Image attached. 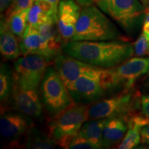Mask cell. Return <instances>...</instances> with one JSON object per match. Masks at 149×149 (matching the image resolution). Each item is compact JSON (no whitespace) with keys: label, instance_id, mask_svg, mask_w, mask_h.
Listing matches in <instances>:
<instances>
[{"label":"cell","instance_id":"cell-1","mask_svg":"<svg viewBox=\"0 0 149 149\" xmlns=\"http://www.w3.org/2000/svg\"><path fill=\"white\" fill-rule=\"evenodd\" d=\"M66 55L102 68H113L133 55L134 47L130 43L120 41H72L64 44Z\"/></svg>","mask_w":149,"mask_h":149},{"label":"cell","instance_id":"cell-2","mask_svg":"<svg viewBox=\"0 0 149 149\" xmlns=\"http://www.w3.org/2000/svg\"><path fill=\"white\" fill-rule=\"evenodd\" d=\"M122 35L113 22L95 6L81 10L72 41H109L120 39Z\"/></svg>","mask_w":149,"mask_h":149},{"label":"cell","instance_id":"cell-3","mask_svg":"<svg viewBox=\"0 0 149 149\" xmlns=\"http://www.w3.org/2000/svg\"><path fill=\"white\" fill-rule=\"evenodd\" d=\"M41 91L46 109L53 116L75 104L55 67L47 68L41 83Z\"/></svg>","mask_w":149,"mask_h":149},{"label":"cell","instance_id":"cell-4","mask_svg":"<svg viewBox=\"0 0 149 149\" xmlns=\"http://www.w3.org/2000/svg\"><path fill=\"white\" fill-rule=\"evenodd\" d=\"M50 60L42 55H24L14 64L15 83L26 88L37 89L48 68Z\"/></svg>","mask_w":149,"mask_h":149},{"label":"cell","instance_id":"cell-5","mask_svg":"<svg viewBox=\"0 0 149 149\" xmlns=\"http://www.w3.org/2000/svg\"><path fill=\"white\" fill-rule=\"evenodd\" d=\"M89 109L84 104H74L55 115L50 124L51 136L56 142L64 136L79 133L83 124L89 119Z\"/></svg>","mask_w":149,"mask_h":149},{"label":"cell","instance_id":"cell-6","mask_svg":"<svg viewBox=\"0 0 149 149\" xmlns=\"http://www.w3.org/2000/svg\"><path fill=\"white\" fill-rule=\"evenodd\" d=\"M135 97L132 93H123L104 99L90 107L88 117L91 120L121 117L126 120L133 114Z\"/></svg>","mask_w":149,"mask_h":149},{"label":"cell","instance_id":"cell-7","mask_svg":"<svg viewBox=\"0 0 149 149\" xmlns=\"http://www.w3.org/2000/svg\"><path fill=\"white\" fill-rule=\"evenodd\" d=\"M97 6L125 28H130L146 9L139 0H95Z\"/></svg>","mask_w":149,"mask_h":149},{"label":"cell","instance_id":"cell-8","mask_svg":"<svg viewBox=\"0 0 149 149\" xmlns=\"http://www.w3.org/2000/svg\"><path fill=\"white\" fill-rule=\"evenodd\" d=\"M68 90L74 103L84 105L97 101L108 92L98 81L86 75L80 76Z\"/></svg>","mask_w":149,"mask_h":149},{"label":"cell","instance_id":"cell-9","mask_svg":"<svg viewBox=\"0 0 149 149\" xmlns=\"http://www.w3.org/2000/svg\"><path fill=\"white\" fill-rule=\"evenodd\" d=\"M12 96L15 107L20 113L33 118L42 116V104L37 89L23 87L15 83Z\"/></svg>","mask_w":149,"mask_h":149},{"label":"cell","instance_id":"cell-10","mask_svg":"<svg viewBox=\"0 0 149 149\" xmlns=\"http://www.w3.org/2000/svg\"><path fill=\"white\" fill-rule=\"evenodd\" d=\"M80 5L73 0H61L58 6L57 28L64 44L72 40L81 14Z\"/></svg>","mask_w":149,"mask_h":149},{"label":"cell","instance_id":"cell-11","mask_svg":"<svg viewBox=\"0 0 149 149\" xmlns=\"http://www.w3.org/2000/svg\"><path fill=\"white\" fill-rule=\"evenodd\" d=\"M55 67L59 77L68 88L80 76L84 75L94 65L89 64L68 55L61 53L54 58Z\"/></svg>","mask_w":149,"mask_h":149},{"label":"cell","instance_id":"cell-12","mask_svg":"<svg viewBox=\"0 0 149 149\" xmlns=\"http://www.w3.org/2000/svg\"><path fill=\"white\" fill-rule=\"evenodd\" d=\"M32 127L33 122L30 117L22 113H7L0 119V132L6 139L19 138Z\"/></svg>","mask_w":149,"mask_h":149},{"label":"cell","instance_id":"cell-13","mask_svg":"<svg viewBox=\"0 0 149 149\" xmlns=\"http://www.w3.org/2000/svg\"><path fill=\"white\" fill-rule=\"evenodd\" d=\"M149 58L135 57L123 62L115 68L121 85L129 88L141 75L148 72Z\"/></svg>","mask_w":149,"mask_h":149},{"label":"cell","instance_id":"cell-14","mask_svg":"<svg viewBox=\"0 0 149 149\" xmlns=\"http://www.w3.org/2000/svg\"><path fill=\"white\" fill-rule=\"evenodd\" d=\"M19 44L23 55H40L45 57L48 60L54 59L37 27L28 25Z\"/></svg>","mask_w":149,"mask_h":149},{"label":"cell","instance_id":"cell-15","mask_svg":"<svg viewBox=\"0 0 149 149\" xmlns=\"http://www.w3.org/2000/svg\"><path fill=\"white\" fill-rule=\"evenodd\" d=\"M17 37L9 29L6 19L1 17L0 31V51L5 59L13 60L19 56L21 53L20 44Z\"/></svg>","mask_w":149,"mask_h":149},{"label":"cell","instance_id":"cell-16","mask_svg":"<svg viewBox=\"0 0 149 149\" xmlns=\"http://www.w3.org/2000/svg\"><path fill=\"white\" fill-rule=\"evenodd\" d=\"M127 123L121 117L107 118L103 129L104 148L119 142L128 130Z\"/></svg>","mask_w":149,"mask_h":149},{"label":"cell","instance_id":"cell-17","mask_svg":"<svg viewBox=\"0 0 149 149\" xmlns=\"http://www.w3.org/2000/svg\"><path fill=\"white\" fill-rule=\"evenodd\" d=\"M56 24H57V22L51 21L37 27L48 49L54 58L56 55L61 53V48H63L64 44L58 28L56 29Z\"/></svg>","mask_w":149,"mask_h":149},{"label":"cell","instance_id":"cell-18","mask_svg":"<svg viewBox=\"0 0 149 149\" xmlns=\"http://www.w3.org/2000/svg\"><path fill=\"white\" fill-rule=\"evenodd\" d=\"M107 119H95L84 123L79 134L92 144L95 148H104L103 129Z\"/></svg>","mask_w":149,"mask_h":149},{"label":"cell","instance_id":"cell-19","mask_svg":"<svg viewBox=\"0 0 149 149\" xmlns=\"http://www.w3.org/2000/svg\"><path fill=\"white\" fill-rule=\"evenodd\" d=\"M28 10H13L11 9L6 19L7 24L10 31L17 37L22 39L28 26Z\"/></svg>","mask_w":149,"mask_h":149},{"label":"cell","instance_id":"cell-20","mask_svg":"<svg viewBox=\"0 0 149 149\" xmlns=\"http://www.w3.org/2000/svg\"><path fill=\"white\" fill-rule=\"evenodd\" d=\"M26 148L31 149H52L57 145L55 140L44 135L37 129L31 128L26 133Z\"/></svg>","mask_w":149,"mask_h":149},{"label":"cell","instance_id":"cell-21","mask_svg":"<svg viewBox=\"0 0 149 149\" xmlns=\"http://www.w3.org/2000/svg\"><path fill=\"white\" fill-rule=\"evenodd\" d=\"M15 86L14 72L6 63H2L0 68V100L6 101L12 95Z\"/></svg>","mask_w":149,"mask_h":149},{"label":"cell","instance_id":"cell-22","mask_svg":"<svg viewBox=\"0 0 149 149\" xmlns=\"http://www.w3.org/2000/svg\"><path fill=\"white\" fill-rule=\"evenodd\" d=\"M55 21L54 19L51 17L44 11L38 1H35L31 8L29 9V15H28V25H31L33 26L38 27L42 24L46 23L48 22Z\"/></svg>","mask_w":149,"mask_h":149},{"label":"cell","instance_id":"cell-23","mask_svg":"<svg viewBox=\"0 0 149 149\" xmlns=\"http://www.w3.org/2000/svg\"><path fill=\"white\" fill-rule=\"evenodd\" d=\"M140 128H128L125 137L123 139L121 144L119 145L120 149H131L136 147L141 141Z\"/></svg>","mask_w":149,"mask_h":149},{"label":"cell","instance_id":"cell-24","mask_svg":"<svg viewBox=\"0 0 149 149\" xmlns=\"http://www.w3.org/2000/svg\"><path fill=\"white\" fill-rule=\"evenodd\" d=\"M134 53L139 57L149 54V40L143 33L135 43Z\"/></svg>","mask_w":149,"mask_h":149},{"label":"cell","instance_id":"cell-25","mask_svg":"<svg viewBox=\"0 0 149 149\" xmlns=\"http://www.w3.org/2000/svg\"><path fill=\"white\" fill-rule=\"evenodd\" d=\"M69 149H95V146L86 139L80 135L79 133L74 135L70 141L68 148Z\"/></svg>","mask_w":149,"mask_h":149},{"label":"cell","instance_id":"cell-26","mask_svg":"<svg viewBox=\"0 0 149 149\" xmlns=\"http://www.w3.org/2000/svg\"><path fill=\"white\" fill-rule=\"evenodd\" d=\"M38 0H14L13 3V10H28L31 8L33 3Z\"/></svg>","mask_w":149,"mask_h":149},{"label":"cell","instance_id":"cell-27","mask_svg":"<svg viewBox=\"0 0 149 149\" xmlns=\"http://www.w3.org/2000/svg\"><path fill=\"white\" fill-rule=\"evenodd\" d=\"M141 104L142 113L149 119V95L142 96Z\"/></svg>","mask_w":149,"mask_h":149},{"label":"cell","instance_id":"cell-28","mask_svg":"<svg viewBox=\"0 0 149 149\" xmlns=\"http://www.w3.org/2000/svg\"><path fill=\"white\" fill-rule=\"evenodd\" d=\"M140 134L141 142L149 144V124L141 128Z\"/></svg>","mask_w":149,"mask_h":149},{"label":"cell","instance_id":"cell-29","mask_svg":"<svg viewBox=\"0 0 149 149\" xmlns=\"http://www.w3.org/2000/svg\"><path fill=\"white\" fill-rule=\"evenodd\" d=\"M144 25H143V33L149 40V8L146 10Z\"/></svg>","mask_w":149,"mask_h":149},{"label":"cell","instance_id":"cell-30","mask_svg":"<svg viewBox=\"0 0 149 149\" xmlns=\"http://www.w3.org/2000/svg\"><path fill=\"white\" fill-rule=\"evenodd\" d=\"M14 0H0V10L2 13L6 10L13 3Z\"/></svg>","mask_w":149,"mask_h":149},{"label":"cell","instance_id":"cell-31","mask_svg":"<svg viewBox=\"0 0 149 149\" xmlns=\"http://www.w3.org/2000/svg\"><path fill=\"white\" fill-rule=\"evenodd\" d=\"M80 6L83 7L88 6L93 4V3H95V0H75Z\"/></svg>","mask_w":149,"mask_h":149},{"label":"cell","instance_id":"cell-32","mask_svg":"<svg viewBox=\"0 0 149 149\" xmlns=\"http://www.w3.org/2000/svg\"><path fill=\"white\" fill-rule=\"evenodd\" d=\"M141 1V3L144 5L145 8L148 9L149 8V0H139Z\"/></svg>","mask_w":149,"mask_h":149},{"label":"cell","instance_id":"cell-33","mask_svg":"<svg viewBox=\"0 0 149 149\" xmlns=\"http://www.w3.org/2000/svg\"><path fill=\"white\" fill-rule=\"evenodd\" d=\"M46 1H48V2L51 3L52 4H53L54 6H55L58 7L59 3V0H46Z\"/></svg>","mask_w":149,"mask_h":149},{"label":"cell","instance_id":"cell-34","mask_svg":"<svg viewBox=\"0 0 149 149\" xmlns=\"http://www.w3.org/2000/svg\"><path fill=\"white\" fill-rule=\"evenodd\" d=\"M148 74H149V68H148Z\"/></svg>","mask_w":149,"mask_h":149},{"label":"cell","instance_id":"cell-35","mask_svg":"<svg viewBox=\"0 0 149 149\" xmlns=\"http://www.w3.org/2000/svg\"><path fill=\"white\" fill-rule=\"evenodd\" d=\"M148 145H149V144H148ZM148 148H149V147H148Z\"/></svg>","mask_w":149,"mask_h":149}]
</instances>
